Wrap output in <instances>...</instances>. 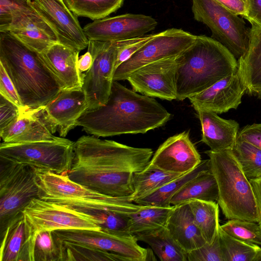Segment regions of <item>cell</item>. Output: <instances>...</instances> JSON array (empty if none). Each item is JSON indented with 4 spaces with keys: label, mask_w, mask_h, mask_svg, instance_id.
<instances>
[{
    "label": "cell",
    "mask_w": 261,
    "mask_h": 261,
    "mask_svg": "<svg viewBox=\"0 0 261 261\" xmlns=\"http://www.w3.org/2000/svg\"><path fill=\"white\" fill-rule=\"evenodd\" d=\"M74 155L68 177L100 193L124 197L134 192L135 173L149 164L153 151L114 141L83 136L74 144Z\"/></svg>",
    "instance_id": "6da1fadb"
},
{
    "label": "cell",
    "mask_w": 261,
    "mask_h": 261,
    "mask_svg": "<svg viewBox=\"0 0 261 261\" xmlns=\"http://www.w3.org/2000/svg\"><path fill=\"white\" fill-rule=\"evenodd\" d=\"M170 117V113L153 98L138 94L113 81L106 103L86 110L76 126L98 137L144 134L163 126Z\"/></svg>",
    "instance_id": "7a4b0ae2"
},
{
    "label": "cell",
    "mask_w": 261,
    "mask_h": 261,
    "mask_svg": "<svg viewBox=\"0 0 261 261\" xmlns=\"http://www.w3.org/2000/svg\"><path fill=\"white\" fill-rule=\"evenodd\" d=\"M0 63L24 110L46 105L63 89L42 55L8 32H0Z\"/></svg>",
    "instance_id": "3957f363"
},
{
    "label": "cell",
    "mask_w": 261,
    "mask_h": 261,
    "mask_svg": "<svg viewBox=\"0 0 261 261\" xmlns=\"http://www.w3.org/2000/svg\"><path fill=\"white\" fill-rule=\"evenodd\" d=\"M176 87L183 100L234 73L238 62L230 51L212 37L197 36L195 41L175 58Z\"/></svg>",
    "instance_id": "277c9868"
},
{
    "label": "cell",
    "mask_w": 261,
    "mask_h": 261,
    "mask_svg": "<svg viewBox=\"0 0 261 261\" xmlns=\"http://www.w3.org/2000/svg\"><path fill=\"white\" fill-rule=\"evenodd\" d=\"M209 169L215 177L219 191L217 203L228 220L258 222L253 189L231 149L205 151Z\"/></svg>",
    "instance_id": "5b68a950"
},
{
    "label": "cell",
    "mask_w": 261,
    "mask_h": 261,
    "mask_svg": "<svg viewBox=\"0 0 261 261\" xmlns=\"http://www.w3.org/2000/svg\"><path fill=\"white\" fill-rule=\"evenodd\" d=\"M38 170L40 198L69 206L80 212L109 211L129 215L143 205L133 202L129 196L105 195L71 180L68 175Z\"/></svg>",
    "instance_id": "8992f818"
},
{
    "label": "cell",
    "mask_w": 261,
    "mask_h": 261,
    "mask_svg": "<svg viewBox=\"0 0 261 261\" xmlns=\"http://www.w3.org/2000/svg\"><path fill=\"white\" fill-rule=\"evenodd\" d=\"M38 170L0 155V232L7 227L34 198H40Z\"/></svg>",
    "instance_id": "52a82bcc"
},
{
    "label": "cell",
    "mask_w": 261,
    "mask_h": 261,
    "mask_svg": "<svg viewBox=\"0 0 261 261\" xmlns=\"http://www.w3.org/2000/svg\"><path fill=\"white\" fill-rule=\"evenodd\" d=\"M194 19L205 24L212 37L225 47L238 60L247 52L250 29L243 17L227 10L216 0H192Z\"/></svg>",
    "instance_id": "ba28073f"
},
{
    "label": "cell",
    "mask_w": 261,
    "mask_h": 261,
    "mask_svg": "<svg viewBox=\"0 0 261 261\" xmlns=\"http://www.w3.org/2000/svg\"><path fill=\"white\" fill-rule=\"evenodd\" d=\"M74 142L41 141L22 143H1L0 155L29 165L36 169L68 175L74 155Z\"/></svg>",
    "instance_id": "9c48e42d"
},
{
    "label": "cell",
    "mask_w": 261,
    "mask_h": 261,
    "mask_svg": "<svg viewBox=\"0 0 261 261\" xmlns=\"http://www.w3.org/2000/svg\"><path fill=\"white\" fill-rule=\"evenodd\" d=\"M129 40H89L88 51L92 56L93 62L89 69L84 73L82 87L86 95L88 109L103 106L107 101L114 81L118 51Z\"/></svg>",
    "instance_id": "30bf717a"
},
{
    "label": "cell",
    "mask_w": 261,
    "mask_h": 261,
    "mask_svg": "<svg viewBox=\"0 0 261 261\" xmlns=\"http://www.w3.org/2000/svg\"><path fill=\"white\" fill-rule=\"evenodd\" d=\"M197 36L181 29H169L153 36L115 70L113 80H126L136 69L166 58L176 57L195 40Z\"/></svg>",
    "instance_id": "8fae6325"
},
{
    "label": "cell",
    "mask_w": 261,
    "mask_h": 261,
    "mask_svg": "<svg viewBox=\"0 0 261 261\" xmlns=\"http://www.w3.org/2000/svg\"><path fill=\"white\" fill-rule=\"evenodd\" d=\"M23 214L35 232L44 230L83 229L101 230L87 214L72 207L41 198H34Z\"/></svg>",
    "instance_id": "7c38bea8"
},
{
    "label": "cell",
    "mask_w": 261,
    "mask_h": 261,
    "mask_svg": "<svg viewBox=\"0 0 261 261\" xmlns=\"http://www.w3.org/2000/svg\"><path fill=\"white\" fill-rule=\"evenodd\" d=\"M61 241L87 245L118 254L128 261L155 260L152 250L140 246L133 235H120L101 230L71 229L54 230Z\"/></svg>",
    "instance_id": "4fadbf2b"
},
{
    "label": "cell",
    "mask_w": 261,
    "mask_h": 261,
    "mask_svg": "<svg viewBox=\"0 0 261 261\" xmlns=\"http://www.w3.org/2000/svg\"><path fill=\"white\" fill-rule=\"evenodd\" d=\"M88 108L86 95L80 88L62 89L46 105L31 110L52 134L58 131L60 137H65Z\"/></svg>",
    "instance_id": "5bb4252c"
},
{
    "label": "cell",
    "mask_w": 261,
    "mask_h": 261,
    "mask_svg": "<svg viewBox=\"0 0 261 261\" xmlns=\"http://www.w3.org/2000/svg\"><path fill=\"white\" fill-rule=\"evenodd\" d=\"M176 57L144 65L127 77L134 91L149 97L167 100L176 99Z\"/></svg>",
    "instance_id": "9a60e30c"
},
{
    "label": "cell",
    "mask_w": 261,
    "mask_h": 261,
    "mask_svg": "<svg viewBox=\"0 0 261 261\" xmlns=\"http://www.w3.org/2000/svg\"><path fill=\"white\" fill-rule=\"evenodd\" d=\"M29 3L55 31L60 43L79 51L88 47L89 40L77 16L64 0H29Z\"/></svg>",
    "instance_id": "2e32d148"
},
{
    "label": "cell",
    "mask_w": 261,
    "mask_h": 261,
    "mask_svg": "<svg viewBox=\"0 0 261 261\" xmlns=\"http://www.w3.org/2000/svg\"><path fill=\"white\" fill-rule=\"evenodd\" d=\"M157 24L151 16L127 13L95 20L83 30L89 40L116 42L142 37Z\"/></svg>",
    "instance_id": "e0dca14e"
},
{
    "label": "cell",
    "mask_w": 261,
    "mask_h": 261,
    "mask_svg": "<svg viewBox=\"0 0 261 261\" xmlns=\"http://www.w3.org/2000/svg\"><path fill=\"white\" fill-rule=\"evenodd\" d=\"M202 160L191 142L189 132L168 138L153 154L149 165L165 171L185 174L198 166Z\"/></svg>",
    "instance_id": "ac0fdd59"
},
{
    "label": "cell",
    "mask_w": 261,
    "mask_h": 261,
    "mask_svg": "<svg viewBox=\"0 0 261 261\" xmlns=\"http://www.w3.org/2000/svg\"><path fill=\"white\" fill-rule=\"evenodd\" d=\"M246 91V86L238 68L234 73L188 98L195 110L221 114L232 109H237Z\"/></svg>",
    "instance_id": "d6986e66"
},
{
    "label": "cell",
    "mask_w": 261,
    "mask_h": 261,
    "mask_svg": "<svg viewBox=\"0 0 261 261\" xmlns=\"http://www.w3.org/2000/svg\"><path fill=\"white\" fill-rule=\"evenodd\" d=\"M36 234L23 214L16 218L1 237L0 261H34Z\"/></svg>",
    "instance_id": "ffe728a7"
},
{
    "label": "cell",
    "mask_w": 261,
    "mask_h": 261,
    "mask_svg": "<svg viewBox=\"0 0 261 261\" xmlns=\"http://www.w3.org/2000/svg\"><path fill=\"white\" fill-rule=\"evenodd\" d=\"M7 32L41 54L59 43L55 31L35 10L12 24Z\"/></svg>",
    "instance_id": "44dd1931"
},
{
    "label": "cell",
    "mask_w": 261,
    "mask_h": 261,
    "mask_svg": "<svg viewBox=\"0 0 261 261\" xmlns=\"http://www.w3.org/2000/svg\"><path fill=\"white\" fill-rule=\"evenodd\" d=\"M80 51L57 43L41 55L50 70L62 84L63 89H80L84 73L78 66Z\"/></svg>",
    "instance_id": "7402d4cb"
},
{
    "label": "cell",
    "mask_w": 261,
    "mask_h": 261,
    "mask_svg": "<svg viewBox=\"0 0 261 261\" xmlns=\"http://www.w3.org/2000/svg\"><path fill=\"white\" fill-rule=\"evenodd\" d=\"M0 136L3 142L11 144L67 140L54 136L31 109L20 110L18 117L0 130Z\"/></svg>",
    "instance_id": "603a6c76"
},
{
    "label": "cell",
    "mask_w": 261,
    "mask_h": 261,
    "mask_svg": "<svg viewBox=\"0 0 261 261\" xmlns=\"http://www.w3.org/2000/svg\"><path fill=\"white\" fill-rule=\"evenodd\" d=\"M200 120L201 141L215 151L231 149L236 142L239 124L231 119H224L207 110H195Z\"/></svg>",
    "instance_id": "cb8c5ba5"
},
{
    "label": "cell",
    "mask_w": 261,
    "mask_h": 261,
    "mask_svg": "<svg viewBox=\"0 0 261 261\" xmlns=\"http://www.w3.org/2000/svg\"><path fill=\"white\" fill-rule=\"evenodd\" d=\"M165 227L187 253L206 243L195 223L188 202L173 205Z\"/></svg>",
    "instance_id": "d4e9b609"
},
{
    "label": "cell",
    "mask_w": 261,
    "mask_h": 261,
    "mask_svg": "<svg viewBox=\"0 0 261 261\" xmlns=\"http://www.w3.org/2000/svg\"><path fill=\"white\" fill-rule=\"evenodd\" d=\"M250 41L238 68L246 87V93L261 99V27L251 22Z\"/></svg>",
    "instance_id": "484cf974"
},
{
    "label": "cell",
    "mask_w": 261,
    "mask_h": 261,
    "mask_svg": "<svg viewBox=\"0 0 261 261\" xmlns=\"http://www.w3.org/2000/svg\"><path fill=\"white\" fill-rule=\"evenodd\" d=\"M218 197L217 181L208 168L184 185L173 196L170 203L176 205L193 200L217 201Z\"/></svg>",
    "instance_id": "4316f807"
},
{
    "label": "cell",
    "mask_w": 261,
    "mask_h": 261,
    "mask_svg": "<svg viewBox=\"0 0 261 261\" xmlns=\"http://www.w3.org/2000/svg\"><path fill=\"white\" fill-rule=\"evenodd\" d=\"M134 236L137 241L148 244L161 261H188L187 253L165 226Z\"/></svg>",
    "instance_id": "83f0119b"
},
{
    "label": "cell",
    "mask_w": 261,
    "mask_h": 261,
    "mask_svg": "<svg viewBox=\"0 0 261 261\" xmlns=\"http://www.w3.org/2000/svg\"><path fill=\"white\" fill-rule=\"evenodd\" d=\"M208 168V160L202 161L193 170L166 183L150 194L136 200L134 203L147 206H171V200L175 193L188 181Z\"/></svg>",
    "instance_id": "f1b7e54d"
},
{
    "label": "cell",
    "mask_w": 261,
    "mask_h": 261,
    "mask_svg": "<svg viewBox=\"0 0 261 261\" xmlns=\"http://www.w3.org/2000/svg\"><path fill=\"white\" fill-rule=\"evenodd\" d=\"M195 224L206 243L212 244L219 233V208L215 201L193 200L188 201Z\"/></svg>",
    "instance_id": "f546056e"
},
{
    "label": "cell",
    "mask_w": 261,
    "mask_h": 261,
    "mask_svg": "<svg viewBox=\"0 0 261 261\" xmlns=\"http://www.w3.org/2000/svg\"><path fill=\"white\" fill-rule=\"evenodd\" d=\"M181 175L165 171L148 164L142 170L134 173V192L129 195L130 198L134 202Z\"/></svg>",
    "instance_id": "4dcf8cb0"
},
{
    "label": "cell",
    "mask_w": 261,
    "mask_h": 261,
    "mask_svg": "<svg viewBox=\"0 0 261 261\" xmlns=\"http://www.w3.org/2000/svg\"><path fill=\"white\" fill-rule=\"evenodd\" d=\"M173 208L143 205L128 217V231L132 235L150 231L165 227Z\"/></svg>",
    "instance_id": "1f68e13d"
},
{
    "label": "cell",
    "mask_w": 261,
    "mask_h": 261,
    "mask_svg": "<svg viewBox=\"0 0 261 261\" xmlns=\"http://www.w3.org/2000/svg\"><path fill=\"white\" fill-rule=\"evenodd\" d=\"M77 16L92 20L104 18L120 8L124 0H64Z\"/></svg>",
    "instance_id": "d6a6232c"
},
{
    "label": "cell",
    "mask_w": 261,
    "mask_h": 261,
    "mask_svg": "<svg viewBox=\"0 0 261 261\" xmlns=\"http://www.w3.org/2000/svg\"><path fill=\"white\" fill-rule=\"evenodd\" d=\"M62 261H128L118 254L87 245L62 241Z\"/></svg>",
    "instance_id": "836d02e7"
},
{
    "label": "cell",
    "mask_w": 261,
    "mask_h": 261,
    "mask_svg": "<svg viewBox=\"0 0 261 261\" xmlns=\"http://www.w3.org/2000/svg\"><path fill=\"white\" fill-rule=\"evenodd\" d=\"M249 179L261 177V149L244 140L237 139L231 149Z\"/></svg>",
    "instance_id": "e575fe53"
},
{
    "label": "cell",
    "mask_w": 261,
    "mask_h": 261,
    "mask_svg": "<svg viewBox=\"0 0 261 261\" xmlns=\"http://www.w3.org/2000/svg\"><path fill=\"white\" fill-rule=\"evenodd\" d=\"M219 234L224 261H253L259 246L230 236L220 226Z\"/></svg>",
    "instance_id": "d590c367"
},
{
    "label": "cell",
    "mask_w": 261,
    "mask_h": 261,
    "mask_svg": "<svg viewBox=\"0 0 261 261\" xmlns=\"http://www.w3.org/2000/svg\"><path fill=\"white\" fill-rule=\"evenodd\" d=\"M34 256V261H62V241L54 230L37 233Z\"/></svg>",
    "instance_id": "8d00e7d4"
},
{
    "label": "cell",
    "mask_w": 261,
    "mask_h": 261,
    "mask_svg": "<svg viewBox=\"0 0 261 261\" xmlns=\"http://www.w3.org/2000/svg\"><path fill=\"white\" fill-rule=\"evenodd\" d=\"M82 213L93 219L102 231L120 235H132L128 231L129 215H122L109 211H90Z\"/></svg>",
    "instance_id": "74e56055"
},
{
    "label": "cell",
    "mask_w": 261,
    "mask_h": 261,
    "mask_svg": "<svg viewBox=\"0 0 261 261\" xmlns=\"http://www.w3.org/2000/svg\"><path fill=\"white\" fill-rule=\"evenodd\" d=\"M220 227L230 236L249 243L261 245V227L258 223L240 219L229 220Z\"/></svg>",
    "instance_id": "f35d334b"
},
{
    "label": "cell",
    "mask_w": 261,
    "mask_h": 261,
    "mask_svg": "<svg viewBox=\"0 0 261 261\" xmlns=\"http://www.w3.org/2000/svg\"><path fill=\"white\" fill-rule=\"evenodd\" d=\"M34 11L29 0H0V32Z\"/></svg>",
    "instance_id": "ab89813d"
},
{
    "label": "cell",
    "mask_w": 261,
    "mask_h": 261,
    "mask_svg": "<svg viewBox=\"0 0 261 261\" xmlns=\"http://www.w3.org/2000/svg\"><path fill=\"white\" fill-rule=\"evenodd\" d=\"M188 261H224L219 233L214 242L187 253Z\"/></svg>",
    "instance_id": "60d3db41"
},
{
    "label": "cell",
    "mask_w": 261,
    "mask_h": 261,
    "mask_svg": "<svg viewBox=\"0 0 261 261\" xmlns=\"http://www.w3.org/2000/svg\"><path fill=\"white\" fill-rule=\"evenodd\" d=\"M153 35L154 34L146 35L142 37L130 39L118 51L116 63V69L121 64L128 59L138 51Z\"/></svg>",
    "instance_id": "b9f144b4"
},
{
    "label": "cell",
    "mask_w": 261,
    "mask_h": 261,
    "mask_svg": "<svg viewBox=\"0 0 261 261\" xmlns=\"http://www.w3.org/2000/svg\"><path fill=\"white\" fill-rule=\"evenodd\" d=\"M20 110L16 105L0 94V130L17 119Z\"/></svg>",
    "instance_id": "7bdbcfd3"
},
{
    "label": "cell",
    "mask_w": 261,
    "mask_h": 261,
    "mask_svg": "<svg viewBox=\"0 0 261 261\" xmlns=\"http://www.w3.org/2000/svg\"><path fill=\"white\" fill-rule=\"evenodd\" d=\"M0 94L24 110L16 90L3 66L0 63Z\"/></svg>",
    "instance_id": "ee69618b"
},
{
    "label": "cell",
    "mask_w": 261,
    "mask_h": 261,
    "mask_svg": "<svg viewBox=\"0 0 261 261\" xmlns=\"http://www.w3.org/2000/svg\"><path fill=\"white\" fill-rule=\"evenodd\" d=\"M237 139L247 141L261 149V123L243 127L239 131Z\"/></svg>",
    "instance_id": "f6af8a7d"
},
{
    "label": "cell",
    "mask_w": 261,
    "mask_h": 261,
    "mask_svg": "<svg viewBox=\"0 0 261 261\" xmlns=\"http://www.w3.org/2000/svg\"><path fill=\"white\" fill-rule=\"evenodd\" d=\"M232 13L243 18L247 15L248 0H216Z\"/></svg>",
    "instance_id": "bcb514c9"
},
{
    "label": "cell",
    "mask_w": 261,
    "mask_h": 261,
    "mask_svg": "<svg viewBox=\"0 0 261 261\" xmlns=\"http://www.w3.org/2000/svg\"><path fill=\"white\" fill-rule=\"evenodd\" d=\"M250 23L261 27V0H248L247 15L245 17Z\"/></svg>",
    "instance_id": "7dc6e473"
},
{
    "label": "cell",
    "mask_w": 261,
    "mask_h": 261,
    "mask_svg": "<svg viewBox=\"0 0 261 261\" xmlns=\"http://www.w3.org/2000/svg\"><path fill=\"white\" fill-rule=\"evenodd\" d=\"M252 186L258 214V224L261 227V177L249 180Z\"/></svg>",
    "instance_id": "c3c4849f"
},
{
    "label": "cell",
    "mask_w": 261,
    "mask_h": 261,
    "mask_svg": "<svg viewBox=\"0 0 261 261\" xmlns=\"http://www.w3.org/2000/svg\"><path fill=\"white\" fill-rule=\"evenodd\" d=\"M93 58L90 52L87 51L78 60V66L81 72H86L92 66Z\"/></svg>",
    "instance_id": "681fc988"
},
{
    "label": "cell",
    "mask_w": 261,
    "mask_h": 261,
    "mask_svg": "<svg viewBox=\"0 0 261 261\" xmlns=\"http://www.w3.org/2000/svg\"><path fill=\"white\" fill-rule=\"evenodd\" d=\"M253 261H261V248L258 250Z\"/></svg>",
    "instance_id": "f907efd6"
}]
</instances>
